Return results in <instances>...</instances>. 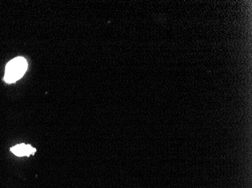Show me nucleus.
<instances>
[{
	"label": "nucleus",
	"mask_w": 252,
	"mask_h": 188,
	"mask_svg": "<svg viewBox=\"0 0 252 188\" xmlns=\"http://www.w3.org/2000/svg\"><path fill=\"white\" fill-rule=\"evenodd\" d=\"M27 69L28 63L25 58H15L7 64L4 80L7 83H13L25 75Z\"/></svg>",
	"instance_id": "f257e3e1"
},
{
	"label": "nucleus",
	"mask_w": 252,
	"mask_h": 188,
	"mask_svg": "<svg viewBox=\"0 0 252 188\" xmlns=\"http://www.w3.org/2000/svg\"><path fill=\"white\" fill-rule=\"evenodd\" d=\"M11 152L14 155L18 157L31 156V155H34L36 151V148H32L31 145H25V144H20V145H15L11 148Z\"/></svg>",
	"instance_id": "f03ea898"
}]
</instances>
